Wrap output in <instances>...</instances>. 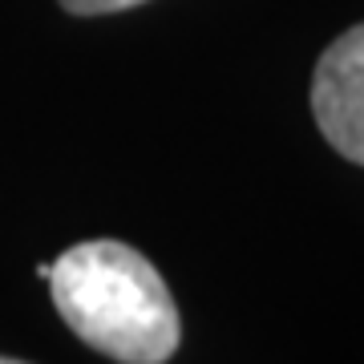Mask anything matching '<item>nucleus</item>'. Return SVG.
<instances>
[{
  "mask_svg": "<svg viewBox=\"0 0 364 364\" xmlns=\"http://www.w3.org/2000/svg\"><path fill=\"white\" fill-rule=\"evenodd\" d=\"M49 296L77 340L122 364H162L178 352L182 324L170 287L142 251L90 239L49 267Z\"/></svg>",
  "mask_w": 364,
  "mask_h": 364,
  "instance_id": "f257e3e1",
  "label": "nucleus"
},
{
  "mask_svg": "<svg viewBox=\"0 0 364 364\" xmlns=\"http://www.w3.org/2000/svg\"><path fill=\"white\" fill-rule=\"evenodd\" d=\"M312 114L328 146L364 166V25H352L324 49L312 77Z\"/></svg>",
  "mask_w": 364,
  "mask_h": 364,
  "instance_id": "f03ea898",
  "label": "nucleus"
},
{
  "mask_svg": "<svg viewBox=\"0 0 364 364\" xmlns=\"http://www.w3.org/2000/svg\"><path fill=\"white\" fill-rule=\"evenodd\" d=\"M146 0H61V9L73 16H105V13H126V9H138Z\"/></svg>",
  "mask_w": 364,
  "mask_h": 364,
  "instance_id": "7ed1b4c3",
  "label": "nucleus"
}]
</instances>
